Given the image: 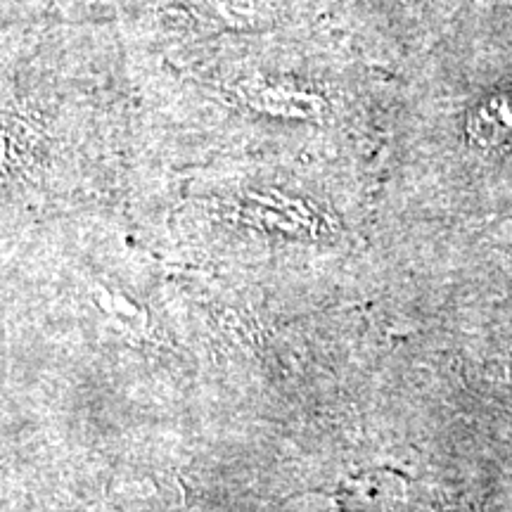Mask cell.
Masks as SVG:
<instances>
[{
  "mask_svg": "<svg viewBox=\"0 0 512 512\" xmlns=\"http://www.w3.org/2000/svg\"><path fill=\"white\" fill-rule=\"evenodd\" d=\"M245 98L256 112L278 119L311 121L325 112V102L320 95L304 91L294 83H254L245 91Z\"/></svg>",
  "mask_w": 512,
  "mask_h": 512,
  "instance_id": "1",
  "label": "cell"
}]
</instances>
